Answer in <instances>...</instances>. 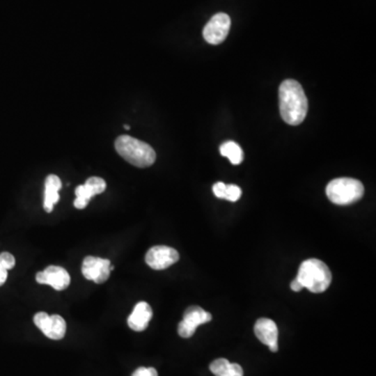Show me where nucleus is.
Wrapping results in <instances>:
<instances>
[{
    "mask_svg": "<svg viewBox=\"0 0 376 376\" xmlns=\"http://www.w3.org/2000/svg\"><path fill=\"white\" fill-rule=\"evenodd\" d=\"M279 110L288 125H298L304 120L308 102L300 83L295 79L282 81L279 87Z\"/></svg>",
    "mask_w": 376,
    "mask_h": 376,
    "instance_id": "1",
    "label": "nucleus"
},
{
    "mask_svg": "<svg viewBox=\"0 0 376 376\" xmlns=\"http://www.w3.org/2000/svg\"><path fill=\"white\" fill-rule=\"evenodd\" d=\"M115 150L125 161L140 169L150 166L156 161L154 148L131 136H119L115 140Z\"/></svg>",
    "mask_w": 376,
    "mask_h": 376,
    "instance_id": "2",
    "label": "nucleus"
},
{
    "mask_svg": "<svg viewBox=\"0 0 376 376\" xmlns=\"http://www.w3.org/2000/svg\"><path fill=\"white\" fill-rule=\"evenodd\" d=\"M297 279L309 292L319 294L329 288L332 279L331 272L323 261L317 258L307 259L301 263Z\"/></svg>",
    "mask_w": 376,
    "mask_h": 376,
    "instance_id": "3",
    "label": "nucleus"
},
{
    "mask_svg": "<svg viewBox=\"0 0 376 376\" xmlns=\"http://www.w3.org/2000/svg\"><path fill=\"white\" fill-rule=\"evenodd\" d=\"M365 188L361 181L352 178H338L332 180L326 187V194L330 202L336 205H350L363 198Z\"/></svg>",
    "mask_w": 376,
    "mask_h": 376,
    "instance_id": "4",
    "label": "nucleus"
},
{
    "mask_svg": "<svg viewBox=\"0 0 376 376\" xmlns=\"http://www.w3.org/2000/svg\"><path fill=\"white\" fill-rule=\"evenodd\" d=\"M231 19L225 13L215 14L203 29L205 41L212 45L223 43L229 33Z\"/></svg>",
    "mask_w": 376,
    "mask_h": 376,
    "instance_id": "5",
    "label": "nucleus"
},
{
    "mask_svg": "<svg viewBox=\"0 0 376 376\" xmlns=\"http://www.w3.org/2000/svg\"><path fill=\"white\" fill-rule=\"evenodd\" d=\"M212 315L200 306H190L184 313L183 320L178 326V334L184 338L194 336L198 326L208 323Z\"/></svg>",
    "mask_w": 376,
    "mask_h": 376,
    "instance_id": "6",
    "label": "nucleus"
},
{
    "mask_svg": "<svg viewBox=\"0 0 376 376\" xmlns=\"http://www.w3.org/2000/svg\"><path fill=\"white\" fill-rule=\"evenodd\" d=\"M33 323L52 340H61L66 334V322L58 315H48L40 311L33 317Z\"/></svg>",
    "mask_w": 376,
    "mask_h": 376,
    "instance_id": "7",
    "label": "nucleus"
},
{
    "mask_svg": "<svg viewBox=\"0 0 376 376\" xmlns=\"http://www.w3.org/2000/svg\"><path fill=\"white\" fill-rule=\"evenodd\" d=\"M111 263L108 259L88 256L84 259L81 265V273L88 280L95 283H104L108 280L111 272Z\"/></svg>",
    "mask_w": 376,
    "mask_h": 376,
    "instance_id": "8",
    "label": "nucleus"
},
{
    "mask_svg": "<svg viewBox=\"0 0 376 376\" xmlns=\"http://www.w3.org/2000/svg\"><path fill=\"white\" fill-rule=\"evenodd\" d=\"M179 253L171 246H156L150 248L146 255V263L152 269H165L179 260Z\"/></svg>",
    "mask_w": 376,
    "mask_h": 376,
    "instance_id": "9",
    "label": "nucleus"
},
{
    "mask_svg": "<svg viewBox=\"0 0 376 376\" xmlns=\"http://www.w3.org/2000/svg\"><path fill=\"white\" fill-rule=\"evenodd\" d=\"M36 280L40 284H48L54 290H64L70 284V276L64 267L49 265L43 272L36 275Z\"/></svg>",
    "mask_w": 376,
    "mask_h": 376,
    "instance_id": "10",
    "label": "nucleus"
},
{
    "mask_svg": "<svg viewBox=\"0 0 376 376\" xmlns=\"http://www.w3.org/2000/svg\"><path fill=\"white\" fill-rule=\"evenodd\" d=\"M106 181L100 177H91L86 181L84 185L77 186L75 189V196L77 198L75 200V208L84 209L89 203L90 198L95 194H102L106 190Z\"/></svg>",
    "mask_w": 376,
    "mask_h": 376,
    "instance_id": "11",
    "label": "nucleus"
},
{
    "mask_svg": "<svg viewBox=\"0 0 376 376\" xmlns=\"http://www.w3.org/2000/svg\"><path fill=\"white\" fill-rule=\"evenodd\" d=\"M254 332L257 338L263 344L267 345L272 352L278 351V328L273 320L260 318L254 326Z\"/></svg>",
    "mask_w": 376,
    "mask_h": 376,
    "instance_id": "12",
    "label": "nucleus"
},
{
    "mask_svg": "<svg viewBox=\"0 0 376 376\" xmlns=\"http://www.w3.org/2000/svg\"><path fill=\"white\" fill-rule=\"evenodd\" d=\"M152 317V307L146 302L137 303L133 313L127 318V325L135 331H143L148 328Z\"/></svg>",
    "mask_w": 376,
    "mask_h": 376,
    "instance_id": "13",
    "label": "nucleus"
},
{
    "mask_svg": "<svg viewBox=\"0 0 376 376\" xmlns=\"http://www.w3.org/2000/svg\"><path fill=\"white\" fill-rule=\"evenodd\" d=\"M62 187L60 178L56 175H49L45 180V191H44V210L52 212L54 206L58 202V190Z\"/></svg>",
    "mask_w": 376,
    "mask_h": 376,
    "instance_id": "14",
    "label": "nucleus"
},
{
    "mask_svg": "<svg viewBox=\"0 0 376 376\" xmlns=\"http://www.w3.org/2000/svg\"><path fill=\"white\" fill-rule=\"evenodd\" d=\"M210 371L215 376H244V370L238 363L226 359H217L210 363Z\"/></svg>",
    "mask_w": 376,
    "mask_h": 376,
    "instance_id": "15",
    "label": "nucleus"
},
{
    "mask_svg": "<svg viewBox=\"0 0 376 376\" xmlns=\"http://www.w3.org/2000/svg\"><path fill=\"white\" fill-rule=\"evenodd\" d=\"M219 152L221 156L229 159L233 165H238L244 160V152L242 148L234 141H226L219 146Z\"/></svg>",
    "mask_w": 376,
    "mask_h": 376,
    "instance_id": "16",
    "label": "nucleus"
},
{
    "mask_svg": "<svg viewBox=\"0 0 376 376\" xmlns=\"http://www.w3.org/2000/svg\"><path fill=\"white\" fill-rule=\"evenodd\" d=\"M240 196H242L240 187L234 185V184L226 185L225 196H224L225 200L230 201V202H236V201L240 200Z\"/></svg>",
    "mask_w": 376,
    "mask_h": 376,
    "instance_id": "17",
    "label": "nucleus"
},
{
    "mask_svg": "<svg viewBox=\"0 0 376 376\" xmlns=\"http://www.w3.org/2000/svg\"><path fill=\"white\" fill-rule=\"evenodd\" d=\"M15 257L13 256L10 253L8 252H2L0 254V265H1L3 269H6V271L8 269H13L15 267Z\"/></svg>",
    "mask_w": 376,
    "mask_h": 376,
    "instance_id": "18",
    "label": "nucleus"
},
{
    "mask_svg": "<svg viewBox=\"0 0 376 376\" xmlns=\"http://www.w3.org/2000/svg\"><path fill=\"white\" fill-rule=\"evenodd\" d=\"M132 376H158V372L155 368L140 367L133 372Z\"/></svg>",
    "mask_w": 376,
    "mask_h": 376,
    "instance_id": "19",
    "label": "nucleus"
},
{
    "mask_svg": "<svg viewBox=\"0 0 376 376\" xmlns=\"http://www.w3.org/2000/svg\"><path fill=\"white\" fill-rule=\"evenodd\" d=\"M213 194H215V196L219 198H224L225 196L226 191V184L223 182H217L213 185L212 187Z\"/></svg>",
    "mask_w": 376,
    "mask_h": 376,
    "instance_id": "20",
    "label": "nucleus"
},
{
    "mask_svg": "<svg viewBox=\"0 0 376 376\" xmlns=\"http://www.w3.org/2000/svg\"><path fill=\"white\" fill-rule=\"evenodd\" d=\"M290 288H292V290H294V292H300V290H302L303 286L302 284L300 283V281L296 278V279L292 280V283H290Z\"/></svg>",
    "mask_w": 376,
    "mask_h": 376,
    "instance_id": "21",
    "label": "nucleus"
},
{
    "mask_svg": "<svg viewBox=\"0 0 376 376\" xmlns=\"http://www.w3.org/2000/svg\"><path fill=\"white\" fill-rule=\"evenodd\" d=\"M6 278H8V271L0 265V286L6 282Z\"/></svg>",
    "mask_w": 376,
    "mask_h": 376,
    "instance_id": "22",
    "label": "nucleus"
},
{
    "mask_svg": "<svg viewBox=\"0 0 376 376\" xmlns=\"http://www.w3.org/2000/svg\"><path fill=\"white\" fill-rule=\"evenodd\" d=\"M123 127H125V130H130V125H123Z\"/></svg>",
    "mask_w": 376,
    "mask_h": 376,
    "instance_id": "23",
    "label": "nucleus"
}]
</instances>
